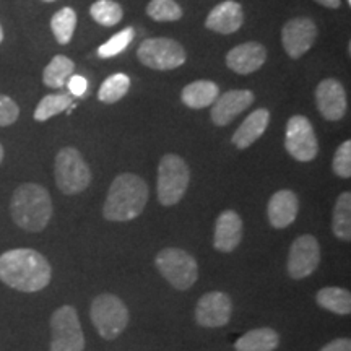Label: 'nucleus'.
Segmentation results:
<instances>
[{
	"label": "nucleus",
	"mask_w": 351,
	"mask_h": 351,
	"mask_svg": "<svg viewBox=\"0 0 351 351\" xmlns=\"http://www.w3.org/2000/svg\"><path fill=\"white\" fill-rule=\"evenodd\" d=\"M2 160H3V147L0 145V163H2Z\"/></svg>",
	"instance_id": "nucleus-37"
},
{
	"label": "nucleus",
	"mask_w": 351,
	"mask_h": 351,
	"mask_svg": "<svg viewBox=\"0 0 351 351\" xmlns=\"http://www.w3.org/2000/svg\"><path fill=\"white\" fill-rule=\"evenodd\" d=\"M232 302L226 293L210 291L197 302L195 322L200 327L218 328L226 326L231 320Z\"/></svg>",
	"instance_id": "nucleus-12"
},
{
	"label": "nucleus",
	"mask_w": 351,
	"mask_h": 351,
	"mask_svg": "<svg viewBox=\"0 0 351 351\" xmlns=\"http://www.w3.org/2000/svg\"><path fill=\"white\" fill-rule=\"evenodd\" d=\"M333 234L340 241L350 243L351 239V194L343 192L339 195L333 208V221H332Z\"/></svg>",
	"instance_id": "nucleus-24"
},
{
	"label": "nucleus",
	"mask_w": 351,
	"mask_h": 351,
	"mask_svg": "<svg viewBox=\"0 0 351 351\" xmlns=\"http://www.w3.org/2000/svg\"><path fill=\"white\" fill-rule=\"evenodd\" d=\"M147 202V182L132 173L119 174L109 187L103 215L109 221H130L143 212Z\"/></svg>",
	"instance_id": "nucleus-2"
},
{
	"label": "nucleus",
	"mask_w": 351,
	"mask_h": 351,
	"mask_svg": "<svg viewBox=\"0 0 351 351\" xmlns=\"http://www.w3.org/2000/svg\"><path fill=\"white\" fill-rule=\"evenodd\" d=\"M346 2H348V3H351V0H346Z\"/></svg>",
	"instance_id": "nucleus-40"
},
{
	"label": "nucleus",
	"mask_w": 351,
	"mask_h": 351,
	"mask_svg": "<svg viewBox=\"0 0 351 351\" xmlns=\"http://www.w3.org/2000/svg\"><path fill=\"white\" fill-rule=\"evenodd\" d=\"M218 86L217 83L208 80H199L191 83L182 90V103L192 109L208 108L218 98Z\"/></svg>",
	"instance_id": "nucleus-22"
},
{
	"label": "nucleus",
	"mask_w": 351,
	"mask_h": 351,
	"mask_svg": "<svg viewBox=\"0 0 351 351\" xmlns=\"http://www.w3.org/2000/svg\"><path fill=\"white\" fill-rule=\"evenodd\" d=\"M191 181V171L181 156L168 153L158 166V200L165 207L179 204Z\"/></svg>",
	"instance_id": "nucleus-4"
},
{
	"label": "nucleus",
	"mask_w": 351,
	"mask_h": 351,
	"mask_svg": "<svg viewBox=\"0 0 351 351\" xmlns=\"http://www.w3.org/2000/svg\"><path fill=\"white\" fill-rule=\"evenodd\" d=\"M298 208H300V202H298L295 192H275L269 202V207H267V215H269L270 225L276 228V230L288 228L296 219Z\"/></svg>",
	"instance_id": "nucleus-19"
},
{
	"label": "nucleus",
	"mask_w": 351,
	"mask_h": 351,
	"mask_svg": "<svg viewBox=\"0 0 351 351\" xmlns=\"http://www.w3.org/2000/svg\"><path fill=\"white\" fill-rule=\"evenodd\" d=\"M10 213L15 225L21 230L29 232L43 231L52 218L49 192L39 184H21L12 195Z\"/></svg>",
	"instance_id": "nucleus-3"
},
{
	"label": "nucleus",
	"mask_w": 351,
	"mask_h": 351,
	"mask_svg": "<svg viewBox=\"0 0 351 351\" xmlns=\"http://www.w3.org/2000/svg\"><path fill=\"white\" fill-rule=\"evenodd\" d=\"M75 64L65 56H56L54 59L47 64L43 72L44 85L49 88H62L70 77H72Z\"/></svg>",
	"instance_id": "nucleus-25"
},
{
	"label": "nucleus",
	"mask_w": 351,
	"mask_h": 351,
	"mask_svg": "<svg viewBox=\"0 0 351 351\" xmlns=\"http://www.w3.org/2000/svg\"><path fill=\"white\" fill-rule=\"evenodd\" d=\"M315 103L327 121H340L346 112V93L340 82L326 78L315 88Z\"/></svg>",
	"instance_id": "nucleus-14"
},
{
	"label": "nucleus",
	"mask_w": 351,
	"mask_h": 351,
	"mask_svg": "<svg viewBox=\"0 0 351 351\" xmlns=\"http://www.w3.org/2000/svg\"><path fill=\"white\" fill-rule=\"evenodd\" d=\"M44 2H54V0H44Z\"/></svg>",
	"instance_id": "nucleus-39"
},
{
	"label": "nucleus",
	"mask_w": 351,
	"mask_h": 351,
	"mask_svg": "<svg viewBox=\"0 0 351 351\" xmlns=\"http://www.w3.org/2000/svg\"><path fill=\"white\" fill-rule=\"evenodd\" d=\"M317 38V26L309 19H293L283 26L282 43L291 59H300L314 46Z\"/></svg>",
	"instance_id": "nucleus-13"
},
{
	"label": "nucleus",
	"mask_w": 351,
	"mask_h": 351,
	"mask_svg": "<svg viewBox=\"0 0 351 351\" xmlns=\"http://www.w3.org/2000/svg\"><path fill=\"white\" fill-rule=\"evenodd\" d=\"M243 241V219L234 210L219 213L215 223L213 245L219 252H232Z\"/></svg>",
	"instance_id": "nucleus-17"
},
{
	"label": "nucleus",
	"mask_w": 351,
	"mask_h": 351,
	"mask_svg": "<svg viewBox=\"0 0 351 351\" xmlns=\"http://www.w3.org/2000/svg\"><path fill=\"white\" fill-rule=\"evenodd\" d=\"M156 269L171 287L186 291L199 280V263L195 257L179 247H166L155 258Z\"/></svg>",
	"instance_id": "nucleus-6"
},
{
	"label": "nucleus",
	"mask_w": 351,
	"mask_h": 351,
	"mask_svg": "<svg viewBox=\"0 0 351 351\" xmlns=\"http://www.w3.org/2000/svg\"><path fill=\"white\" fill-rule=\"evenodd\" d=\"M315 301L320 307L330 311L333 314L348 315L351 313V293L345 288L327 287L319 289Z\"/></svg>",
	"instance_id": "nucleus-23"
},
{
	"label": "nucleus",
	"mask_w": 351,
	"mask_h": 351,
	"mask_svg": "<svg viewBox=\"0 0 351 351\" xmlns=\"http://www.w3.org/2000/svg\"><path fill=\"white\" fill-rule=\"evenodd\" d=\"M20 116V108L12 98L0 95V127L15 124Z\"/></svg>",
	"instance_id": "nucleus-33"
},
{
	"label": "nucleus",
	"mask_w": 351,
	"mask_h": 351,
	"mask_svg": "<svg viewBox=\"0 0 351 351\" xmlns=\"http://www.w3.org/2000/svg\"><path fill=\"white\" fill-rule=\"evenodd\" d=\"M332 169L339 178L350 179L351 176V142L346 140L337 148L335 156H333Z\"/></svg>",
	"instance_id": "nucleus-32"
},
{
	"label": "nucleus",
	"mask_w": 351,
	"mask_h": 351,
	"mask_svg": "<svg viewBox=\"0 0 351 351\" xmlns=\"http://www.w3.org/2000/svg\"><path fill=\"white\" fill-rule=\"evenodd\" d=\"M267 49L261 43H244L232 47L226 56V64L232 72L239 75H249L257 72L265 64Z\"/></svg>",
	"instance_id": "nucleus-16"
},
{
	"label": "nucleus",
	"mask_w": 351,
	"mask_h": 351,
	"mask_svg": "<svg viewBox=\"0 0 351 351\" xmlns=\"http://www.w3.org/2000/svg\"><path fill=\"white\" fill-rule=\"evenodd\" d=\"M77 26V13L73 8L65 7L52 16L51 29L59 44H69Z\"/></svg>",
	"instance_id": "nucleus-28"
},
{
	"label": "nucleus",
	"mask_w": 351,
	"mask_h": 351,
	"mask_svg": "<svg viewBox=\"0 0 351 351\" xmlns=\"http://www.w3.org/2000/svg\"><path fill=\"white\" fill-rule=\"evenodd\" d=\"M243 23V8H241V3L234 2V0H226V2L218 3L205 20V26L219 34L236 33Z\"/></svg>",
	"instance_id": "nucleus-18"
},
{
	"label": "nucleus",
	"mask_w": 351,
	"mask_h": 351,
	"mask_svg": "<svg viewBox=\"0 0 351 351\" xmlns=\"http://www.w3.org/2000/svg\"><path fill=\"white\" fill-rule=\"evenodd\" d=\"M254 103V95L249 90H231L215 101L212 108V121L215 125L225 127L231 124L241 112Z\"/></svg>",
	"instance_id": "nucleus-15"
},
{
	"label": "nucleus",
	"mask_w": 351,
	"mask_h": 351,
	"mask_svg": "<svg viewBox=\"0 0 351 351\" xmlns=\"http://www.w3.org/2000/svg\"><path fill=\"white\" fill-rule=\"evenodd\" d=\"M72 106V96L59 93V95H47L39 101V104L34 109V119L38 122H44L51 117H54L56 114L67 111Z\"/></svg>",
	"instance_id": "nucleus-27"
},
{
	"label": "nucleus",
	"mask_w": 351,
	"mask_h": 351,
	"mask_svg": "<svg viewBox=\"0 0 351 351\" xmlns=\"http://www.w3.org/2000/svg\"><path fill=\"white\" fill-rule=\"evenodd\" d=\"M47 258L34 249H12L0 256V282L23 293L41 291L51 283Z\"/></svg>",
	"instance_id": "nucleus-1"
},
{
	"label": "nucleus",
	"mask_w": 351,
	"mask_h": 351,
	"mask_svg": "<svg viewBox=\"0 0 351 351\" xmlns=\"http://www.w3.org/2000/svg\"><path fill=\"white\" fill-rule=\"evenodd\" d=\"M130 88V78L125 73H114V75L108 77L99 86L98 99L101 103L112 104L124 98Z\"/></svg>",
	"instance_id": "nucleus-26"
},
{
	"label": "nucleus",
	"mask_w": 351,
	"mask_h": 351,
	"mask_svg": "<svg viewBox=\"0 0 351 351\" xmlns=\"http://www.w3.org/2000/svg\"><path fill=\"white\" fill-rule=\"evenodd\" d=\"M320 262V245L313 234H302L289 247L288 275L293 280L307 278L317 270Z\"/></svg>",
	"instance_id": "nucleus-11"
},
{
	"label": "nucleus",
	"mask_w": 351,
	"mask_h": 351,
	"mask_svg": "<svg viewBox=\"0 0 351 351\" xmlns=\"http://www.w3.org/2000/svg\"><path fill=\"white\" fill-rule=\"evenodd\" d=\"M56 184L65 195H77L90 186L91 171L80 152L65 147L56 155L54 163Z\"/></svg>",
	"instance_id": "nucleus-7"
},
{
	"label": "nucleus",
	"mask_w": 351,
	"mask_h": 351,
	"mask_svg": "<svg viewBox=\"0 0 351 351\" xmlns=\"http://www.w3.org/2000/svg\"><path fill=\"white\" fill-rule=\"evenodd\" d=\"M67 86H69L70 93H72L73 96H83L86 93L88 82H86V78L82 75H72L67 80Z\"/></svg>",
	"instance_id": "nucleus-34"
},
{
	"label": "nucleus",
	"mask_w": 351,
	"mask_h": 351,
	"mask_svg": "<svg viewBox=\"0 0 351 351\" xmlns=\"http://www.w3.org/2000/svg\"><path fill=\"white\" fill-rule=\"evenodd\" d=\"M147 13L155 21H178L182 19V8L174 0H152Z\"/></svg>",
	"instance_id": "nucleus-30"
},
{
	"label": "nucleus",
	"mask_w": 351,
	"mask_h": 351,
	"mask_svg": "<svg viewBox=\"0 0 351 351\" xmlns=\"http://www.w3.org/2000/svg\"><path fill=\"white\" fill-rule=\"evenodd\" d=\"M138 60L155 70H173L186 62V51L178 41L169 38L145 39L137 51Z\"/></svg>",
	"instance_id": "nucleus-9"
},
{
	"label": "nucleus",
	"mask_w": 351,
	"mask_h": 351,
	"mask_svg": "<svg viewBox=\"0 0 351 351\" xmlns=\"http://www.w3.org/2000/svg\"><path fill=\"white\" fill-rule=\"evenodd\" d=\"M91 16L103 26H114L122 20V7L114 0H98L90 8Z\"/></svg>",
	"instance_id": "nucleus-29"
},
{
	"label": "nucleus",
	"mask_w": 351,
	"mask_h": 351,
	"mask_svg": "<svg viewBox=\"0 0 351 351\" xmlns=\"http://www.w3.org/2000/svg\"><path fill=\"white\" fill-rule=\"evenodd\" d=\"M280 345V335L270 327L254 328L244 333L234 343L236 351H275Z\"/></svg>",
	"instance_id": "nucleus-21"
},
{
	"label": "nucleus",
	"mask_w": 351,
	"mask_h": 351,
	"mask_svg": "<svg viewBox=\"0 0 351 351\" xmlns=\"http://www.w3.org/2000/svg\"><path fill=\"white\" fill-rule=\"evenodd\" d=\"M320 351H351V341L350 339H335Z\"/></svg>",
	"instance_id": "nucleus-35"
},
{
	"label": "nucleus",
	"mask_w": 351,
	"mask_h": 351,
	"mask_svg": "<svg viewBox=\"0 0 351 351\" xmlns=\"http://www.w3.org/2000/svg\"><path fill=\"white\" fill-rule=\"evenodd\" d=\"M269 122L270 112L267 109H257L251 116L245 117V121L234 132V135H232L231 142L239 150H245V148H249L254 142H257L262 137L263 132L269 127Z\"/></svg>",
	"instance_id": "nucleus-20"
},
{
	"label": "nucleus",
	"mask_w": 351,
	"mask_h": 351,
	"mask_svg": "<svg viewBox=\"0 0 351 351\" xmlns=\"http://www.w3.org/2000/svg\"><path fill=\"white\" fill-rule=\"evenodd\" d=\"M315 2L327 8H339L341 5V0H315Z\"/></svg>",
	"instance_id": "nucleus-36"
},
{
	"label": "nucleus",
	"mask_w": 351,
	"mask_h": 351,
	"mask_svg": "<svg viewBox=\"0 0 351 351\" xmlns=\"http://www.w3.org/2000/svg\"><path fill=\"white\" fill-rule=\"evenodd\" d=\"M134 38H135V29L132 28V26H129V28L122 29V32L114 34L109 41L101 44L98 47V56L101 59H109V57L121 54V52L132 43V39Z\"/></svg>",
	"instance_id": "nucleus-31"
},
{
	"label": "nucleus",
	"mask_w": 351,
	"mask_h": 351,
	"mask_svg": "<svg viewBox=\"0 0 351 351\" xmlns=\"http://www.w3.org/2000/svg\"><path fill=\"white\" fill-rule=\"evenodd\" d=\"M90 317L99 337L104 340H116L129 326V309L117 296H96L90 307Z\"/></svg>",
	"instance_id": "nucleus-5"
},
{
	"label": "nucleus",
	"mask_w": 351,
	"mask_h": 351,
	"mask_svg": "<svg viewBox=\"0 0 351 351\" xmlns=\"http://www.w3.org/2000/svg\"><path fill=\"white\" fill-rule=\"evenodd\" d=\"M285 148L296 161L307 163L317 156L319 143L309 119L304 116H293L287 124Z\"/></svg>",
	"instance_id": "nucleus-10"
},
{
	"label": "nucleus",
	"mask_w": 351,
	"mask_h": 351,
	"mask_svg": "<svg viewBox=\"0 0 351 351\" xmlns=\"http://www.w3.org/2000/svg\"><path fill=\"white\" fill-rule=\"evenodd\" d=\"M3 41V29H2V26H0V43Z\"/></svg>",
	"instance_id": "nucleus-38"
},
{
	"label": "nucleus",
	"mask_w": 351,
	"mask_h": 351,
	"mask_svg": "<svg viewBox=\"0 0 351 351\" xmlns=\"http://www.w3.org/2000/svg\"><path fill=\"white\" fill-rule=\"evenodd\" d=\"M83 335L80 319L73 306H62L51 315V351H83Z\"/></svg>",
	"instance_id": "nucleus-8"
}]
</instances>
